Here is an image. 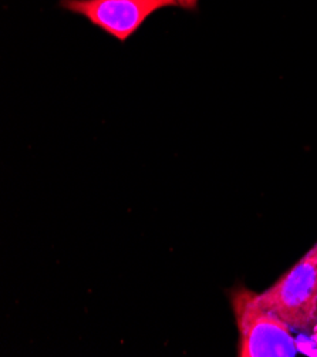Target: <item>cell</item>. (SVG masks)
I'll return each mask as SVG.
<instances>
[{"label": "cell", "instance_id": "cell-5", "mask_svg": "<svg viewBox=\"0 0 317 357\" xmlns=\"http://www.w3.org/2000/svg\"><path fill=\"white\" fill-rule=\"evenodd\" d=\"M310 340H311V343L314 344V347L317 350V324H314L313 328L310 329Z\"/></svg>", "mask_w": 317, "mask_h": 357}, {"label": "cell", "instance_id": "cell-3", "mask_svg": "<svg viewBox=\"0 0 317 357\" xmlns=\"http://www.w3.org/2000/svg\"><path fill=\"white\" fill-rule=\"evenodd\" d=\"M60 6L84 16L94 26L125 42L153 13L168 6H177L175 0H61Z\"/></svg>", "mask_w": 317, "mask_h": 357}, {"label": "cell", "instance_id": "cell-2", "mask_svg": "<svg viewBox=\"0 0 317 357\" xmlns=\"http://www.w3.org/2000/svg\"><path fill=\"white\" fill-rule=\"evenodd\" d=\"M258 296L293 331L310 332L317 324V242Z\"/></svg>", "mask_w": 317, "mask_h": 357}, {"label": "cell", "instance_id": "cell-4", "mask_svg": "<svg viewBox=\"0 0 317 357\" xmlns=\"http://www.w3.org/2000/svg\"><path fill=\"white\" fill-rule=\"evenodd\" d=\"M175 2H177V6L194 10V9H196L199 0H175Z\"/></svg>", "mask_w": 317, "mask_h": 357}, {"label": "cell", "instance_id": "cell-1", "mask_svg": "<svg viewBox=\"0 0 317 357\" xmlns=\"http://www.w3.org/2000/svg\"><path fill=\"white\" fill-rule=\"evenodd\" d=\"M239 332V357H295L299 351L293 329L268 309L256 292L236 287L229 294Z\"/></svg>", "mask_w": 317, "mask_h": 357}]
</instances>
